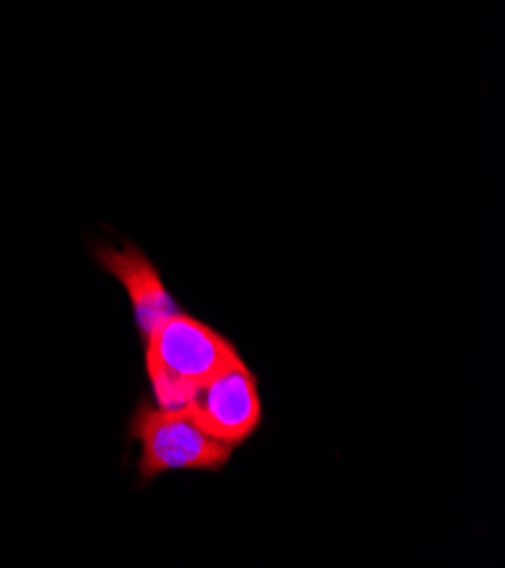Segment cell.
Wrapping results in <instances>:
<instances>
[{
	"instance_id": "7a4b0ae2",
	"label": "cell",
	"mask_w": 505,
	"mask_h": 568,
	"mask_svg": "<svg viewBox=\"0 0 505 568\" xmlns=\"http://www.w3.org/2000/svg\"><path fill=\"white\" fill-rule=\"evenodd\" d=\"M130 435L141 444L139 476L143 483L168 471H218L232 458V446L206 435L184 410L139 404Z\"/></svg>"
},
{
	"instance_id": "6da1fadb",
	"label": "cell",
	"mask_w": 505,
	"mask_h": 568,
	"mask_svg": "<svg viewBox=\"0 0 505 568\" xmlns=\"http://www.w3.org/2000/svg\"><path fill=\"white\" fill-rule=\"evenodd\" d=\"M241 363L228 337L200 320L178 313L145 337V372L159 408H184L193 394L224 369Z\"/></svg>"
},
{
	"instance_id": "277c9868",
	"label": "cell",
	"mask_w": 505,
	"mask_h": 568,
	"mask_svg": "<svg viewBox=\"0 0 505 568\" xmlns=\"http://www.w3.org/2000/svg\"><path fill=\"white\" fill-rule=\"evenodd\" d=\"M95 261L104 272L123 283V288L132 300L143 343L156 324L182 313L175 300L168 295L152 261L134 243L125 241L123 250L100 243L95 247Z\"/></svg>"
},
{
	"instance_id": "3957f363",
	"label": "cell",
	"mask_w": 505,
	"mask_h": 568,
	"mask_svg": "<svg viewBox=\"0 0 505 568\" xmlns=\"http://www.w3.org/2000/svg\"><path fill=\"white\" fill-rule=\"evenodd\" d=\"M184 410L213 439L241 446L261 426V396L250 367L241 361L202 385Z\"/></svg>"
}]
</instances>
